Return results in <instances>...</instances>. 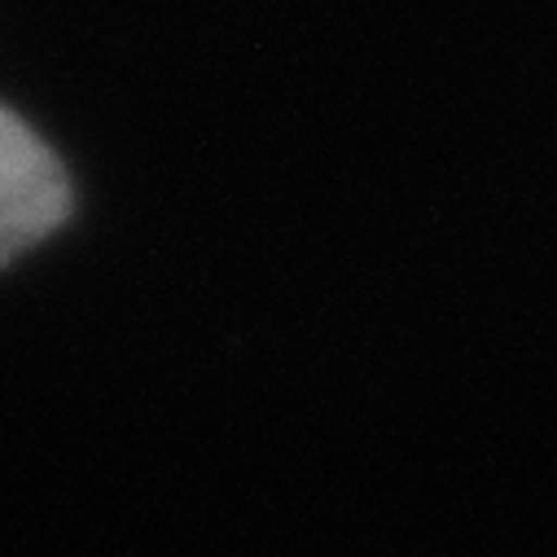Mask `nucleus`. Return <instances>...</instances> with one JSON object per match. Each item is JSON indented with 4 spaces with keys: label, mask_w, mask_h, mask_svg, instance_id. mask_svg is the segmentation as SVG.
<instances>
[{
    "label": "nucleus",
    "mask_w": 557,
    "mask_h": 557,
    "mask_svg": "<svg viewBox=\"0 0 557 557\" xmlns=\"http://www.w3.org/2000/svg\"><path fill=\"white\" fill-rule=\"evenodd\" d=\"M66 215V168L14 110L0 106V268L58 233Z\"/></svg>",
    "instance_id": "1"
}]
</instances>
